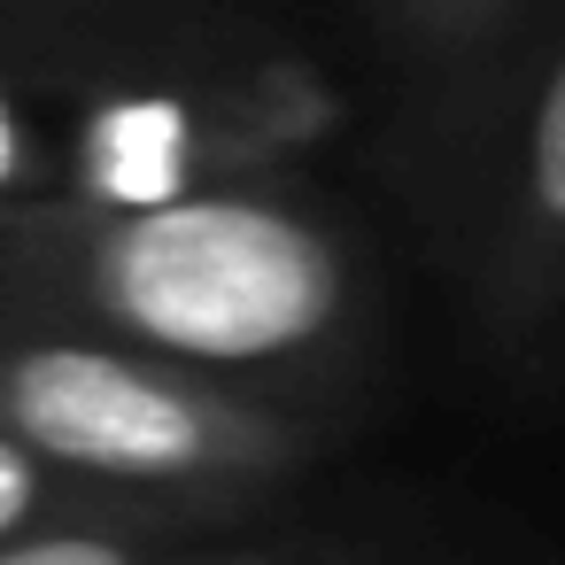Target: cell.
<instances>
[{"instance_id": "6da1fadb", "label": "cell", "mask_w": 565, "mask_h": 565, "mask_svg": "<svg viewBox=\"0 0 565 565\" xmlns=\"http://www.w3.org/2000/svg\"><path fill=\"white\" fill-rule=\"evenodd\" d=\"M102 302L186 356H279L333 310L318 233L248 202H163L102 248Z\"/></svg>"}, {"instance_id": "7a4b0ae2", "label": "cell", "mask_w": 565, "mask_h": 565, "mask_svg": "<svg viewBox=\"0 0 565 565\" xmlns=\"http://www.w3.org/2000/svg\"><path fill=\"white\" fill-rule=\"evenodd\" d=\"M9 418L47 457L102 465V472H171L202 449L194 403H179L171 387L140 380L132 364L86 356V349L24 356L9 372Z\"/></svg>"}, {"instance_id": "3957f363", "label": "cell", "mask_w": 565, "mask_h": 565, "mask_svg": "<svg viewBox=\"0 0 565 565\" xmlns=\"http://www.w3.org/2000/svg\"><path fill=\"white\" fill-rule=\"evenodd\" d=\"M179 171H186V125H179V109L132 102V109L102 117V132H94V179H102V194L163 210V194L179 186Z\"/></svg>"}, {"instance_id": "277c9868", "label": "cell", "mask_w": 565, "mask_h": 565, "mask_svg": "<svg viewBox=\"0 0 565 565\" xmlns=\"http://www.w3.org/2000/svg\"><path fill=\"white\" fill-rule=\"evenodd\" d=\"M534 194L550 217H565V71L557 86L542 94V117H534Z\"/></svg>"}, {"instance_id": "5b68a950", "label": "cell", "mask_w": 565, "mask_h": 565, "mask_svg": "<svg viewBox=\"0 0 565 565\" xmlns=\"http://www.w3.org/2000/svg\"><path fill=\"white\" fill-rule=\"evenodd\" d=\"M0 565H132V557L109 542H40V550H9Z\"/></svg>"}, {"instance_id": "8992f818", "label": "cell", "mask_w": 565, "mask_h": 565, "mask_svg": "<svg viewBox=\"0 0 565 565\" xmlns=\"http://www.w3.org/2000/svg\"><path fill=\"white\" fill-rule=\"evenodd\" d=\"M32 503V472L17 449H0V526H17V511Z\"/></svg>"}, {"instance_id": "52a82bcc", "label": "cell", "mask_w": 565, "mask_h": 565, "mask_svg": "<svg viewBox=\"0 0 565 565\" xmlns=\"http://www.w3.org/2000/svg\"><path fill=\"white\" fill-rule=\"evenodd\" d=\"M0 171H9V117H0Z\"/></svg>"}]
</instances>
